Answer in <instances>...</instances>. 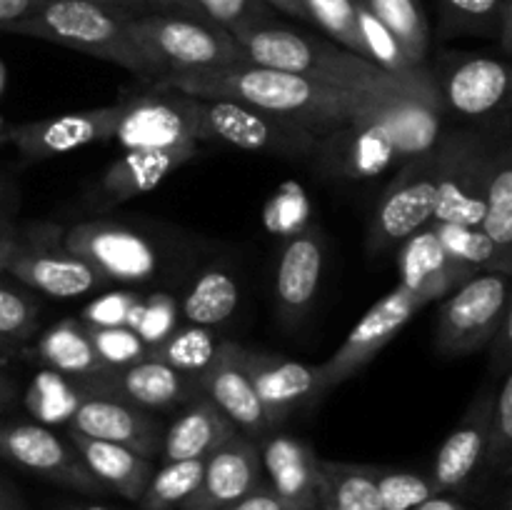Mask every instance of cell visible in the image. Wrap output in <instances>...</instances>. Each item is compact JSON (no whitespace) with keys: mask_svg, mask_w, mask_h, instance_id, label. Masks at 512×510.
I'll list each match as a JSON object with an SVG mask.
<instances>
[{"mask_svg":"<svg viewBox=\"0 0 512 510\" xmlns=\"http://www.w3.org/2000/svg\"><path fill=\"white\" fill-rule=\"evenodd\" d=\"M510 335H512V313L503 315V320H500L498 330H495L493 335V358H495V368H498V373H508L510 370V355H512V348H510Z\"/></svg>","mask_w":512,"mask_h":510,"instance_id":"obj_49","label":"cell"},{"mask_svg":"<svg viewBox=\"0 0 512 510\" xmlns=\"http://www.w3.org/2000/svg\"><path fill=\"white\" fill-rule=\"evenodd\" d=\"M415 510H465V505L458 498L448 493H435L433 498H428L425 503H420Z\"/></svg>","mask_w":512,"mask_h":510,"instance_id":"obj_53","label":"cell"},{"mask_svg":"<svg viewBox=\"0 0 512 510\" xmlns=\"http://www.w3.org/2000/svg\"><path fill=\"white\" fill-rule=\"evenodd\" d=\"M5 273L13 275L15 283L55 300L80 298L105 283L93 265L63 248V240L53 245L48 238L45 243L43 238H20Z\"/></svg>","mask_w":512,"mask_h":510,"instance_id":"obj_15","label":"cell"},{"mask_svg":"<svg viewBox=\"0 0 512 510\" xmlns=\"http://www.w3.org/2000/svg\"><path fill=\"white\" fill-rule=\"evenodd\" d=\"M200 390L205 398L235 425L248 438L260 440L270 433L268 420H265L263 405L250 380L248 365H245V348L223 340L213 363L198 375Z\"/></svg>","mask_w":512,"mask_h":510,"instance_id":"obj_19","label":"cell"},{"mask_svg":"<svg viewBox=\"0 0 512 510\" xmlns=\"http://www.w3.org/2000/svg\"><path fill=\"white\" fill-rule=\"evenodd\" d=\"M480 230L503 253L512 255V153L508 145L493 148L490 153Z\"/></svg>","mask_w":512,"mask_h":510,"instance_id":"obj_31","label":"cell"},{"mask_svg":"<svg viewBox=\"0 0 512 510\" xmlns=\"http://www.w3.org/2000/svg\"><path fill=\"white\" fill-rule=\"evenodd\" d=\"M305 18L330 35V40L350 53L363 55V35H360L358 0H303Z\"/></svg>","mask_w":512,"mask_h":510,"instance_id":"obj_40","label":"cell"},{"mask_svg":"<svg viewBox=\"0 0 512 510\" xmlns=\"http://www.w3.org/2000/svg\"><path fill=\"white\" fill-rule=\"evenodd\" d=\"M393 33L413 65H425L430 28L418 0H358Z\"/></svg>","mask_w":512,"mask_h":510,"instance_id":"obj_34","label":"cell"},{"mask_svg":"<svg viewBox=\"0 0 512 510\" xmlns=\"http://www.w3.org/2000/svg\"><path fill=\"white\" fill-rule=\"evenodd\" d=\"M88 335L105 368H125L148 358V345L130 328H90Z\"/></svg>","mask_w":512,"mask_h":510,"instance_id":"obj_46","label":"cell"},{"mask_svg":"<svg viewBox=\"0 0 512 510\" xmlns=\"http://www.w3.org/2000/svg\"><path fill=\"white\" fill-rule=\"evenodd\" d=\"M490 148L478 133H443L435 148V213L433 220L480 228L488 185Z\"/></svg>","mask_w":512,"mask_h":510,"instance_id":"obj_6","label":"cell"},{"mask_svg":"<svg viewBox=\"0 0 512 510\" xmlns=\"http://www.w3.org/2000/svg\"><path fill=\"white\" fill-rule=\"evenodd\" d=\"M0 458L75 493H108L85 468L73 443L43 423H0Z\"/></svg>","mask_w":512,"mask_h":510,"instance_id":"obj_12","label":"cell"},{"mask_svg":"<svg viewBox=\"0 0 512 510\" xmlns=\"http://www.w3.org/2000/svg\"><path fill=\"white\" fill-rule=\"evenodd\" d=\"M35 353L45 368L73 380H88L108 370L95 353L88 325L75 318H65L45 330Z\"/></svg>","mask_w":512,"mask_h":510,"instance_id":"obj_29","label":"cell"},{"mask_svg":"<svg viewBox=\"0 0 512 510\" xmlns=\"http://www.w3.org/2000/svg\"><path fill=\"white\" fill-rule=\"evenodd\" d=\"M8 348V343H3V340H0V350H5Z\"/></svg>","mask_w":512,"mask_h":510,"instance_id":"obj_60","label":"cell"},{"mask_svg":"<svg viewBox=\"0 0 512 510\" xmlns=\"http://www.w3.org/2000/svg\"><path fill=\"white\" fill-rule=\"evenodd\" d=\"M223 510H293V508L285 505L283 500L268 488V485H260L258 490H253V493L245 495L243 500H238V503L228 505V508Z\"/></svg>","mask_w":512,"mask_h":510,"instance_id":"obj_50","label":"cell"},{"mask_svg":"<svg viewBox=\"0 0 512 510\" xmlns=\"http://www.w3.org/2000/svg\"><path fill=\"white\" fill-rule=\"evenodd\" d=\"M40 303L25 285L0 283V340L20 343L33 335L38 325Z\"/></svg>","mask_w":512,"mask_h":510,"instance_id":"obj_41","label":"cell"},{"mask_svg":"<svg viewBox=\"0 0 512 510\" xmlns=\"http://www.w3.org/2000/svg\"><path fill=\"white\" fill-rule=\"evenodd\" d=\"M265 485L260 445L255 438L235 433L205 458L198 490L180 510H223Z\"/></svg>","mask_w":512,"mask_h":510,"instance_id":"obj_18","label":"cell"},{"mask_svg":"<svg viewBox=\"0 0 512 510\" xmlns=\"http://www.w3.org/2000/svg\"><path fill=\"white\" fill-rule=\"evenodd\" d=\"M268 488L293 510H318L320 458L305 440L265 433L258 440Z\"/></svg>","mask_w":512,"mask_h":510,"instance_id":"obj_23","label":"cell"},{"mask_svg":"<svg viewBox=\"0 0 512 510\" xmlns=\"http://www.w3.org/2000/svg\"><path fill=\"white\" fill-rule=\"evenodd\" d=\"M85 3L100 5V8H108L113 13L125 15V18L145 13H173L168 0H85Z\"/></svg>","mask_w":512,"mask_h":510,"instance_id":"obj_48","label":"cell"},{"mask_svg":"<svg viewBox=\"0 0 512 510\" xmlns=\"http://www.w3.org/2000/svg\"><path fill=\"white\" fill-rule=\"evenodd\" d=\"M433 73L443 105L463 118H488L498 113L510 93V68L490 55L443 53Z\"/></svg>","mask_w":512,"mask_h":510,"instance_id":"obj_14","label":"cell"},{"mask_svg":"<svg viewBox=\"0 0 512 510\" xmlns=\"http://www.w3.org/2000/svg\"><path fill=\"white\" fill-rule=\"evenodd\" d=\"M378 495L383 510H415L433 498L435 488L430 478L410 470H378Z\"/></svg>","mask_w":512,"mask_h":510,"instance_id":"obj_45","label":"cell"},{"mask_svg":"<svg viewBox=\"0 0 512 510\" xmlns=\"http://www.w3.org/2000/svg\"><path fill=\"white\" fill-rule=\"evenodd\" d=\"M43 0H0V33H8L15 23L28 18Z\"/></svg>","mask_w":512,"mask_h":510,"instance_id":"obj_51","label":"cell"},{"mask_svg":"<svg viewBox=\"0 0 512 510\" xmlns=\"http://www.w3.org/2000/svg\"><path fill=\"white\" fill-rule=\"evenodd\" d=\"M240 290L233 275L223 268H208L190 285L183 300V318L200 328H218L238 308Z\"/></svg>","mask_w":512,"mask_h":510,"instance_id":"obj_32","label":"cell"},{"mask_svg":"<svg viewBox=\"0 0 512 510\" xmlns=\"http://www.w3.org/2000/svg\"><path fill=\"white\" fill-rule=\"evenodd\" d=\"M58 510H113L100 503H63Z\"/></svg>","mask_w":512,"mask_h":510,"instance_id":"obj_57","label":"cell"},{"mask_svg":"<svg viewBox=\"0 0 512 510\" xmlns=\"http://www.w3.org/2000/svg\"><path fill=\"white\" fill-rule=\"evenodd\" d=\"M503 510H508V505H505V508H503Z\"/></svg>","mask_w":512,"mask_h":510,"instance_id":"obj_61","label":"cell"},{"mask_svg":"<svg viewBox=\"0 0 512 510\" xmlns=\"http://www.w3.org/2000/svg\"><path fill=\"white\" fill-rule=\"evenodd\" d=\"M168 3L173 13L193 15L228 30L230 35L275 23L273 8L265 0H168Z\"/></svg>","mask_w":512,"mask_h":510,"instance_id":"obj_36","label":"cell"},{"mask_svg":"<svg viewBox=\"0 0 512 510\" xmlns=\"http://www.w3.org/2000/svg\"><path fill=\"white\" fill-rule=\"evenodd\" d=\"M0 510H28L25 500L15 493V488L10 483H5L0 478Z\"/></svg>","mask_w":512,"mask_h":510,"instance_id":"obj_54","label":"cell"},{"mask_svg":"<svg viewBox=\"0 0 512 510\" xmlns=\"http://www.w3.org/2000/svg\"><path fill=\"white\" fill-rule=\"evenodd\" d=\"M400 285L413 293H418L425 303L445 298L453 293L458 285L473 278L480 270L455 260L448 250L443 248L430 225L420 228L418 233L403 240L400 250Z\"/></svg>","mask_w":512,"mask_h":510,"instance_id":"obj_25","label":"cell"},{"mask_svg":"<svg viewBox=\"0 0 512 510\" xmlns=\"http://www.w3.org/2000/svg\"><path fill=\"white\" fill-rule=\"evenodd\" d=\"M235 433L240 430L205 395H200V398L190 400L188 408L168 425V430H163L160 455L165 463L208 458Z\"/></svg>","mask_w":512,"mask_h":510,"instance_id":"obj_27","label":"cell"},{"mask_svg":"<svg viewBox=\"0 0 512 510\" xmlns=\"http://www.w3.org/2000/svg\"><path fill=\"white\" fill-rule=\"evenodd\" d=\"M200 140L278 155L313 153L318 135L290 120L230 100H200Z\"/></svg>","mask_w":512,"mask_h":510,"instance_id":"obj_11","label":"cell"},{"mask_svg":"<svg viewBox=\"0 0 512 510\" xmlns=\"http://www.w3.org/2000/svg\"><path fill=\"white\" fill-rule=\"evenodd\" d=\"M425 300L413 290L395 285L388 295L378 300L348 333L338 350L318 365V390L320 395L328 393L335 385L345 383L355 373L373 363L385 345L398 338L400 330L418 315L420 308H425Z\"/></svg>","mask_w":512,"mask_h":510,"instance_id":"obj_9","label":"cell"},{"mask_svg":"<svg viewBox=\"0 0 512 510\" xmlns=\"http://www.w3.org/2000/svg\"><path fill=\"white\" fill-rule=\"evenodd\" d=\"M140 295L133 290H113L83 308V323L90 328H128L133 308L138 305Z\"/></svg>","mask_w":512,"mask_h":510,"instance_id":"obj_47","label":"cell"},{"mask_svg":"<svg viewBox=\"0 0 512 510\" xmlns=\"http://www.w3.org/2000/svg\"><path fill=\"white\" fill-rule=\"evenodd\" d=\"M512 0H435L438 30L443 38L453 35H483L498 38L503 10Z\"/></svg>","mask_w":512,"mask_h":510,"instance_id":"obj_38","label":"cell"},{"mask_svg":"<svg viewBox=\"0 0 512 510\" xmlns=\"http://www.w3.org/2000/svg\"><path fill=\"white\" fill-rule=\"evenodd\" d=\"M68 440L78 450L85 468L95 475V480L105 490H113L120 498L138 503L150 475H153V460L123 448V445L85 438L80 433H68Z\"/></svg>","mask_w":512,"mask_h":510,"instance_id":"obj_28","label":"cell"},{"mask_svg":"<svg viewBox=\"0 0 512 510\" xmlns=\"http://www.w3.org/2000/svg\"><path fill=\"white\" fill-rule=\"evenodd\" d=\"M438 148V145H435ZM435 150L408 160L380 195L368 228V253L380 255L433 220L435 213Z\"/></svg>","mask_w":512,"mask_h":510,"instance_id":"obj_10","label":"cell"},{"mask_svg":"<svg viewBox=\"0 0 512 510\" xmlns=\"http://www.w3.org/2000/svg\"><path fill=\"white\" fill-rule=\"evenodd\" d=\"M220 343H223V338H218L215 328L185 325V328H175L163 343L150 348L148 358H155L170 368L180 370V373L198 378L213 363Z\"/></svg>","mask_w":512,"mask_h":510,"instance_id":"obj_35","label":"cell"},{"mask_svg":"<svg viewBox=\"0 0 512 510\" xmlns=\"http://www.w3.org/2000/svg\"><path fill=\"white\" fill-rule=\"evenodd\" d=\"M3 83H5V73H3V65H0V90H3Z\"/></svg>","mask_w":512,"mask_h":510,"instance_id":"obj_59","label":"cell"},{"mask_svg":"<svg viewBox=\"0 0 512 510\" xmlns=\"http://www.w3.org/2000/svg\"><path fill=\"white\" fill-rule=\"evenodd\" d=\"M83 393H105L143 410L170 408L200 398L195 375H185L155 358H143L125 368H108L95 378L78 380Z\"/></svg>","mask_w":512,"mask_h":510,"instance_id":"obj_16","label":"cell"},{"mask_svg":"<svg viewBox=\"0 0 512 510\" xmlns=\"http://www.w3.org/2000/svg\"><path fill=\"white\" fill-rule=\"evenodd\" d=\"M205 458L170 460L160 470H153L143 495L140 510H180V505L198 490L203 478Z\"/></svg>","mask_w":512,"mask_h":510,"instance_id":"obj_37","label":"cell"},{"mask_svg":"<svg viewBox=\"0 0 512 510\" xmlns=\"http://www.w3.org/2000/svg\"><path fill=\"white\" fill-rule=\"evenodd\" d=\"M428 225L435 238L443 243V248L460 263L475 270H495V273L512 275V255L503 253L480 228L443 223V220H430Z\"/></svg>","mask_w":512,"mask_h":510,"instance_id":"obj_33","label":"cell"},{"mask_svg":"<svg viewBox=\"0 0 512 510\" xmlns=\"http://www.w3.org/2000/svg\"><path fill=\"white\" fill-rule=\"evenodd\" d=\"M83 398L85 393L78 380L45 368L43 373L35 375V380L25 390V408L40 423H70Z\"/></svg>","mask_w":512,"mask_h":510,"instance_id":"obj_39","label":"cell"},{"mask_svg":"<svg viewBox=\"0 0 512 510\" xmlns=\"http://www.w3.org/2000/svg\"><path fill=\"white\" fill-rule=\"evenodd\" d=\"M113 138L125 150L188 148L200 143V98L153 83L148 93L120 100Z\"/></svg>","mask_w":512,"mask_h":510,"instance_id":"obj_7","label":"cell"},{"mask_svg":"<svg viewBox=\"0 0 512 510\" xmlns=\"http://www.w3.org/2000/svg\"><path fill=\"white\" fill-rule=\"evenodd\" d=\"M68 425L70 433L123 445L143 458L153 460L155 455H160L163 428L150 418L148 410L135 408L113 395L85 393Z\"/></svg>","mask_w":512,"mask_h":510,"instance_id":"obj_20","label":"cell"},{"mask_svg":"<svg viewBox=\"0 0 512 510\" xmlns=\"http://www.w3.org/2000/svg\"><path fill=\"white\" fill-rule=\"evenodd\" d=\"M5 135H8V128H5V120L3 115H0V145L5 143Z\"/></svg>","mask_w":512,"mask_h":510,"instance_id":"obj_58","label":"cell"},{"mask_svg":"<svg viewBox=\"0 0 512 510\" xmlns=\"http://www.w3.org/2000/svg\"><path fill=\"white\" fill-rule=\"evenodd\" d=\"M130 38L155 65L158 78L180 70L225 68L248 63L235 35L213 23L180 13H145L125 18Z\"/></svg>","mask_w":512,"mask_h":510,"instance_id":"obj_5","label":"cell"},{"mask_svg":"<svg viewBox=\"0 0 512 510\" xmlns=\"http://www.w3.org/2000/svg\"><path fill=\"white\" fill-rule=\"evenodd\" d=\"M128 328L148 345V350L163 343L178 328V305H175L173 295H140L138 305H135L133 315L128 320Z\"/></svg>","mask_w":512,"mask_h":510,"instance_id":"obj_42","label":"cell"},{"mask_svg":"<svg viewBox=\"0 0 512 510\" xmlns=\"http://www.w3.org/2000/svg\"><path fill=\"white\" fill-rule=\"evenodd\" d=\"M155 83L183 90V93L200 100L243 103L248 108L275 115V118L303 125L318 138L348 125L363 110L370 95L380 88V85L370 90L333 88V85L315 83L303 75L283 73V70L263 68V65L255 63L180 70V73L160 75Z\"/></svg>","mask_w":512,"mask_h":510,"instance_id":"obj_2","label":"cell"},{"mask_svg":"<svg viewBox=\"0 0 512 510\" xmlns=\"http://www.w3.org/2000/svg\"><path fill=\"white\" fill-rule=\"evenodd\" d=\"M245 365L270 430L285 423L298 408L320 398L318 365H305L283 355L253 353L248 348Z\"/></svg>","mask_w":512,"mask_h":510,"instance_id":"obj_21","label":"cell"},{"mask_svg":"<svg viewBox=\"0 0 512 510\" xmlns=\"http://www.w3.org/2000/svg\"><path fill=\"white\" fill-rule=\"evenodd\" d=\"M63 248L93 265L105 280L143 283L158 273V250L143 233L108 220H88L63 230Z\"/></svg>","mask_w":512,"mask_h":510,"instance_id":"obj_13","label":"cell"},{"mask_svg":"<svg viewBox=\"0 0 512 510\" xmlns=\"http://www.w3.org/2000/svg\"><path fill=\"white\" fill-rule=\"evenodd\" d=\"M8 35H25V38L63 45L120 65L140 78L158 80L155 65L130 38L125 15L85 0H43L28 18L15 23Z\"/></svg>","mask_w":512,"mask_h":510,"instance_id":"obj_4","label":"cell"},{"mask_svg":"<svg viewBox=\"0 0 512 510\" xmlns=\"http://www.w3.org/2000/svg\"><path fill=\"white\" fill-rule=\"evenodd\" d=\"M358 20H360V35H363V55L378 68L388 70V73H408V70L418 68L408 60L403 53L398 40L393 38L388 28L370 13L365 5L358 3Z\"/></svg>","mask_w":512,"mask_h":510,"instance_id":"obj_43","label":"cell"},{"mask_svg":"<svg viewBox=\"0 0 512 510\" xmlns=\"http://www.w3.org/2000/svg\"><path fill=\"white\" fill-rule=\"evenodd\" d=\"M373 465L320 458L318 510H383Z\"/></svg>","mask_w":512,"mask_h":510,"instance_id":"obj_30","label":"cell"},{"mask_svg":"<svg viewBox=\"0 0 512 510\" xmlns=\"http://www.w3.org/2000/svg\"><path fill=\"white\" fill-rule=\"evenodd\" d=\"M235 40L248 55V63L303 75L333 88L370 90L393 78V73L350 53L333 40L285 28L280 23L240 30L235 33Z\"/></svg>","mask_w":512,"mask_h":510,"instance_id":"obj_3","label":"cell"},{"mask_svg":"<svg viewBox=\"0 0 512 510\" xmlns=\"http://www.w3.org/2000/svg\"><path fill=\"white\" fill-rule=\"evenodd\" d=\"M198 155V145L188 148H135L108 165L100 178V193L108 203L138 198L158 188L173 170Z\"/></svg>","mask_w":512,"mask_h":510,"instance_id":"obj_26","label":"cell"},{"mask_svg":"<svg viewBox=\"0 0 512 510\" xmlns=\"http://www.w3.org/2000/svg\"><path fill=\"white\" fill-rule=\"evenodd\" d=\"M265 3H268L270 8L283 10V13L293 15V18H298V20H308V18H305L303 0H265Z\"/></svg>","mask_w":512,"mask_h":510,"instance_id":"obj_55","label":"cell"},{"mask_svg":"<svg viewBox=\"0 0 512 510\" xmlns=\"http://www.w3.org/2000/svg\"><path fill=\"white\" fill-rule=\"evenodd\" d=\"M18 243H20V233L15 230V225L10 223L5 215H0V275L8 270L10 258H13L15 250H18Z\"/></svg>","mask_w":512,"mask_h":510,"instance_id":"obj_52","label":"cell"},{"mask_svg":"<svg viewBox=\"0 0 512 510\" xmlns=\"http://www.w3.org/2000/svg\"><path fill=\"white\" fill-rule=\"evenodd\" d=\"M120 103L105 105V108L78 110V113H63L58 118L33 120V123L15 125L8 130L5 140L18 148L30 163L58 158V155L73 153L85 145L105 143L113 140L115 120H118Z\"/></svg>","mask_w":512,"mask_h":510,"instance_id":"obj_17","label":"cell"},{"mask_svg":"<svg viewBox=\"0 0 512 510\" xmlns=\"http://www.w3.org/2000/svg\"><path fill=\"white\" fill-rule=\"evenodd\" d=\"M512 450V373H503L498 393L493 395L490 410L488 445H485L483 465L488 468H508Z\"/></svg>","mask_w":512,"mask_h":510,"instance_id":"obj_44","label":"cell"},{"mask_svg":"<svg viewBox=\"0 0 512 510\" xmlns=\"http://www.w3.org/2000/svg\"><path fill=\"white\" fill-rule=\"evenodd\" d=\"M443 100L425 65L395 73L343 128L318 138L330 173L363 180L398 170L443 138Z\"/></svg>","mask_w":512,"mask_h":510,"instance_id":"obj_1","label":"cell"},{"mask_svg":"<svg viewBox=\"0 0 512 510\" xmlns=\"http://www.w3.org/2000/svg\"><path fill=\"white\" fill-rule=\"evenodd\" d=\"M13 398H15V385L10 383L8 375L0 370V413H3L10 403H13Z\"/></svg>","mask_w":512,"mask_h":510,"instance_id":"obj_56","label":"cell"},{"mask_svg":"<svg viewBox=\"0 0 512 510\" xmlns=\"http://www.w3.org/2000/svg\"><path fill=\"white\" fill-rule=\"evenodd\" d=\"M325 248L318 230H300L285 240L275 268V303L285 328L308 318L323 278Z\"/></svg>","mask_w":512,"mask_h":510,"instance_id":"obj_22","label":"cell"},{"mask_svg":"<svg viewBox=\"0 0 512 510\" xmlns=\"http://www.w3.org/2000/svg\"><path fill=\"white\" fill-rule=\"evenodd\" d=\"M493 395L480 393L468 405L463 420L455 425L453 433L440 445L438 458L433 463V473H430V483H433L435 493H453V490L463 488L473 478L475 470L483 465Z\"/></svg>","mask_w":512,"mask_h":510,"instance_id":"obj_24","label":"cell"},{"mask_svg":"<svg viewBox=\"0 0 512 510\" xmlns=\"http://www.w3.org/2000/svg\"><path fill=\"white\" fill-rule=\"evenodd\" d=\"M510 275L480 270L448 295L438 315L435 345L443 355L463 358L493 340L510 310Z\"/></svg>","mask_w":512,"mask_h":510,"instance_id":"obj_8","label":"cell"}]
</instances>
